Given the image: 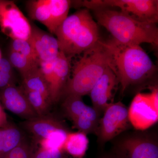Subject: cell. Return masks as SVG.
I'll use <instances>...</instances> for the list:
<instances>
[{"mask_svg": "<svg viewBox=\"0 0 158 158\" xmlns=\"http://www.w3.org/2000/svg\"><path fill=\"white\" fill-rule=\"evenodd\" d=\"M51 15L54 34L59 26L68 17L69 11L72 5L69 0H48Z\"/></svg>", "mask_w": 158, "mask_h": 158, "instance_id": "19", "label": "cell"}, {"mask_svg": "<svg viewBox=\"0 0 158 158\" xmlns=\"http://www.w3.org/2000/svg\"><path fill=\"white\" fill-rule=\"evenodd\" d=\"M68 133L64 127L56 130L48 137L38 141L40 147L44 150H63V145Z\"/></svg>", "mask_w": 158, "mask_h": 158, "instance_id": "23", "label": "cell"}, {"mask_svg": "<svg viewBox=\"0 0 158 158\" xmlns=\"http://www.w3.org/2000/svg\"><path fill=\"white\" fill-rule=\"evenodd\" d=\"M10 50L21 54L31 60L39 62L37 55L28 40H11Z\"/></svg>", "mask_w": 158, "mask_h": 158, "instance_id": "26", "label": "cell"}, {"mask_svg": "<svg viewBox=\"0 0 158 158\" xmlns=\"http://www.w3.org/2000/svg\"><path fill=\"white\" fill-rule=\"evenodd\" d=\"M110 54V67L116 75L122 93L131 85L150 78L157 67L141 45L117 42L113 38L104 41Z\"/></svg>", "mask_w": 158, "mask_h": 158, "instance_id": "1", "label": "cell"}, {"mask_svg": "<svg viewBox=\"0 0 158 158\" xmlns=\"http://www.w3.org/2000/svg\"><path fill=\"white\" fill-rule=\"evenodd\" d=\"M2 58V54H1V51H0V59H1V58Z\"/></svg>", "mask_w": 158, "mask_h": 158, "instance_id": "31", "label": "cell"}, {"mask_svg": "<svg viewBox=\"0 0 158 158\" xmlns=\"http://www.w3.org/2000/svg\"><path fill=\"white\" fill-rule=\"evenodd\" d=\"M89 140L86 134L81 131L69 132L63 150L74 158H82L88 149Z\"/></svg>", "mask_w": 158, "mask_h": 158, "instance_id": "18", "label": "cell"}, {"mask_svg": "<svg viewBox=\"0 0 158 158\" xmlns=\"http://www.w3.org/2000/svg\"><path fill=\"white\" fill-rule=\"evenodd\" d=\"M98 112L94 107L87 106L84 113L73 120L74 127L79 131L86 133L92 131L96 127Z\"/></svg>", "mask_w": 158, "mask_h": 158, "instance_id": "20", "label": "cell"}, {"mask_svg": "<svg viewBox=\"0 0 158 158\" xmlns=\"http://www.w3.org/2000/svg\"><path fill=\"white\" fill-rule=\"evenodd\" d=\"M71 59L62 52H59L55 60L54 71L49 85L50 96L52 104L59 101L70 77Z\"/></svg>", "mask_w": 158, "mask_h": 158, "instance_id": "12", "label": "cell"}, {"mask_svg": "<svg viewBox=\"0 0 158 158\" xmlns=\"http://www.w3.org/2000/svg\"><path fill=\"white\" fill-rule=\"evenodd\" d=\"M0 102L4 110L25 120L38 116L29 103L22 86L13 84L0 90Z\"/></svg>", "mask_w": 158, "mask_h": 158, "instance_id": "9", "label": "cell"}, {"mask_svg": "<svg viewBox=\"0 0 158 158\" xmlns=\"http://www.w3.org/2000/svg\"><path fill=\"white\" fill-rule=\"evenodd\" d=\"M32 158H48L45 150L40 147L33 154Z\"/></svg>", "mask_w": 158, "mask_h": 158, "instance_id": "30", "label": "cell"}, {"mask_svg": "<svg viewBox=\"0 0 158 158\" xmlns=\"http://www.w3.org/2000/svg\"><path fill=\"white\" fill-rule=\"evenodd\" d=\"M30 17L45 26L50 34H54L50 9L48 0H31L27 2Z\"/></svg>", "mask_w": 158, "mask_h": 158, "instance_id": "16", "label": "cell"}, {"mask_svg": "<svg viewBox=\"0 0 158 158\" xmlns=\"http://www.w3.org/2000/svg\"><path fill=\"white\" fill-rule=\"evenodd\" d=\"M87 106L82 97L70 95L65 96L63 107L65 114L72 121L84 113Z\"/></svg>", "mask_w": 158, "mask_h": 158, "instance_id": "22", "label": "cell"}, {"mask_svg": "<svg viewBox=\"0 0 158 158\" xmlns=\"http://www.w3.org/2000/svg\"><path fill=\"white\" fill-rule=\"evenodd\" d=\"M48 158H62V150L55 149L45 150Z\"/></svg>", "mask_w": 158, "mask_h": 158, "instance_id": "29", "label": "cell"}, {"mask_svg": "<svg viewBox=\"0 0 158 158\" xmlns=\"http://www.w3.org/2000/svg\"><path fill=\"white\" fill-rule=\"evenodd\" d=\"M23 133L16 126L9 123L0 127V158H3L24 139Z\"/></svg>", "mask_w": 158, "mask_h": 158, "instance_id": "15", "label": "cell"}, {"mask_svg": "<svg viewBox=\"0 0 158 158\" xmlns=\"http://www.w3.org/2000/svg\"><path fill=\"white\" fill-rule=\"evenodd\" d=\"M55 35L59 51L71 59L83 54L101 40L98 24L86 8L68 16Z\"/></svg>", "mask_w": 158, "mask_h": 158, "instance_id": "3", "label": "cell"}, {"mask_svg": "<svg viewBox=\"0 0 158 158\" xmlns=\"http://www.w3.org/2000/svg\"><path fill=\"white\" fill-rule=\"evenodd\" d=\"M122 149L127 158H158V147L148 139L131 138L122 142Z\"/></svg>", "mask_w": 158, "mask_h": 158, "instance_id": "14", "label": "cell"}, {"mask_svg": "<svg viewBox=\"0 0 158 158\" xmlns=\"http://www.w3.org/2000/svg\"><path fill=\"white\" fill-rule=\"evenodd\" d=\"M22 77L23 78L22 86L23 88L39 92L51 103L48 85L39 65L32 69Z\"/></svg>", "mask_w": 158, "mask_h": 158, "instance_id": "17", "label": "cell"}, {"mask_svg": "<svg viewBox=\"0 0 158 158\" xmlns=\"http://www.w3.org/2000/svg\"><path fill=\"white\" fill-rule=\"evenodd\" d=\"M118 84L116 75L108 67L89 94L93 107L98 112L105 110L109 105L113 103L114 91Z\"/></svg>", "mask_w": 158, "mask_h": 158, "instance_id": "10", "label": "cell"}, {"mask_svg": "<svg viewBox=\"0 0 158 158\" xmlns=\"http://www.w3.org/2000/svg\"><path fill=\"white\" fill-rule=\"evenodd\" d=\"M82 54L72 68L71 77L63 91L65 96L89 94L105 70L110 67V54L101 39Z\"/></svg>", "mask_w": 158, "mask_h": 158, "instance_id": "4", "label": "cell"}, {"mask_svg": "<svg viewBox=\"0 0 158 158\" xmlns=\"http://www.w3.org/2000/svg\"><path fill=\"white\" fill-rule=\"evenodd\" d=\"M130 123L136 129L144 130L157 122L158 110L152 105L149 93H138L128 109Z\"/></svg>", "mask_w": 158, "mask_h": 158, "instance_id": "8", "label": "cell"}, {"mask_svg": "<svg viewBox=\"0 0 158 158\" xmlns=\"http://www.w3.org/2000/svg\"><path fill=\"white\" fill-rule=\"evenodd\" d=\"M33 151L31 144L24 138L3 158H32Z\"/></svg>", "mask_w": 158, "mask_h": 158, "instance_id": "27", "label": "cell"}, {"mask_svg": "<svg viewBox=\"0 0 158 158\" xmlns=\"http://www.w3.org/2000/svg\"><path fill=\"white\" fill-rule=\"evenodd\" d=\"M23 88L29 103L37 116L47 115L50 108L51 103L39 92Z\"/></svg>", "mask_w": 158, "mask_h": 158, "instance_id": "21", "label": "cell"}, {"mask_svg": "<svg viewBox=\"0 0 158 158\" xmlns=\"http://www.w3.org/2000/svg\"><path fill=\"white\" fill-rule=\"evenodd\" d=\"M22 125L38 141L48 137L56 130L64 127L58 119L48 115L24 120Z\"/></svg>", "mask_w": 158, "mask_h": 158, "instance_id": "13", "label": "cell"}, {"mask_svg": "<svg viewBox=\"0 0 158 158\" xmlns=\"http://www.w3.org/2000/svg\"><path fill=\"white\" fill-rule=\"evenodd\" d=\"M37 55L39 62L55 60L59 52V43L52 34L43 31L37 26H31L28 40Z\"/></svg>", "mask_w": 158, "mask_h": 158, "instance_id": "11", "label": "cell"}, {"mask_svg": "<svg viewBox=\"0 0 158 158\" xmlns=\"http://www.w3.org/2000/svg\"><path fill=\"white\" fill-rule=\"evenodd\" d=\"M97 23L104 27L117 42L140 45L148 43L158 47L156 24L141 22L113 8L92 9Z\"/></svg>", "mask_w": 158, "mask_h": 158, "instance_id": "2", "label": "cell"}, {"mask_svg": "<svg viewBox=\"0 0 158 158\" xmlns=\"http://www.w3.org/2000/svg\"><path fill=\"white\" fill-rule=\"evenodd\" d=\"M7 114L0 102V127H4L9 124Z\"/></svg>", "mask_w": 158, "mask_h": 158, "instance_id": "28", "label": "cell"}, {"mask_svg": "<svg viewBox=\"0 0 158 158\" xmlns=\"http://www.w3.org/2000/svg\"><path fill=\"white\" fill-rule=\"evenodd\" d=\"M101 121L99 135L102 141H110L128 127V109L121 102L113 103L104 110Z\"/></svg>", "mask_w": 158, "mask_h": 158, "instance_id": "7", "label": "cell"}, {"mask_svg": "<svg viewBox=\"0 0 158 158\" xmlns=\"http://www.w3.org/2000/svg\"><path fill=\"white\" fill-rule=\"evenodd\" d=\"M0 28L11 40H28L31 25L13 1L0 0Z\"/></svg>", "mask_w": 158, "mask_h": 158, "instance_id": "6", "label": "cell"}, {"mask_svg": "<svg viewBox=\"0 0 158 158\" xmlns=\"http://www.w3.org/2000/svg\"><path fill=\"white\" fill-rule=\"evenodd\" d=\"M14 68L9 59L2 58L0 59V90L9 85L15 84Z\"/></svg>", "mask_w": 158, "mask_h": 158, "instance_id": "25", "label": "cell"}, {"mask_svg": "<svg viewBox=\"0 0 158 158\" xmlns=\"http://www.w3.org/2000/svg\"><path fill=\"white\" fill-rule=\"evenodd\" d=\"M76 6L88 9L116 8L141 22L156 24L158 21L157 0H90L77 1Z\"/></svg>", "mask_w": 158, "mask_h": 158, "instance_id": "5", "label": "cell"}, {"mask_svg": "<svg viewBox=\"0 0 158 158\" xmlns=\"http://www.w3.org/2000/svg\"><path fill=\"white\" fill-rule=\"evenodd\" d=\"M8 59L12 67L16 69L22 76L32 69L39 65V62L10 50Z\"/></svg>", "mask_w": 158, "mask_h": 158, "instance_id": "24", "label": "cell"}]
</instances>
